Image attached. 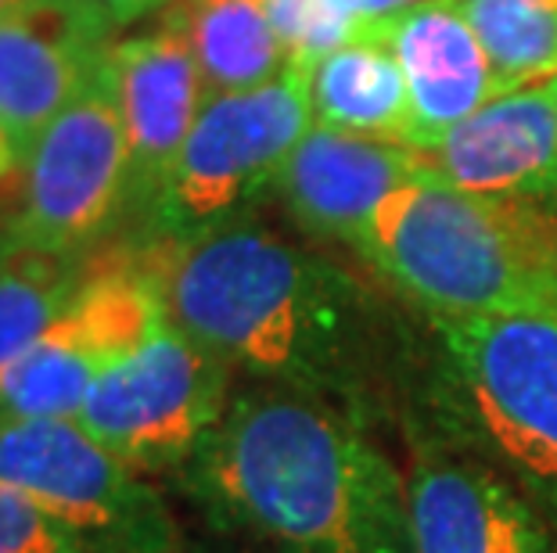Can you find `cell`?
I'll use <instances>...</instances> for the list:
<instances>
[{
  "mask_svg": "<svg viewBox=\"0 0 557 553\" xmlns=\"http://www.w3.org/2000/svg\"><path fill=\"white\" fill-rule=\"evenodd\" d=\"M156 266L170 321L234 374L377 417L385 324L342 266L252 219L170 244Z\"/></svg>",
  "mask_w": 557,
  "mask_h": 553,
  "instance_id": "1",
  "label": "cell"
},
{
  "mask_svg": "<svg viewBox=\"0 0 557 553\" xmlns=\"http://www.w3.org/2000/svg\"><path fill=\"white\" fill-rule=\"evenodd\" d=\"M184 497L270 553H410L407 478L363 420L248 381L176 470Z\"/></svg>",
  "mask_w": 557,
  "mask_h": 553,
  "instance_id": "2",
  "label": "cell"
},
{
  "mask_svg": "<svg viewBox=\"0 0 557 553\" xmlns=\"http://www.w3.org/2000/svg\"><path fill=\"white\" fill-rule=\"evenodd\" d=\"M429 316H557V249L515 205L429 169L388 198L357 252Z\"/></svg>",
  "mask_w": 557,
  "mask_h": 553,
  "instance_id": "3",
  "label": "cell"
},
{
  "mask_svg": "<svg viewBox=\"0 0 557 553\" xmlns=\"http://www.w3.org/2000/svg\"><path fill=\"white\" fill-rule=\"evenodd\" d=\"M457 435L557 525V316H429Z\"/></svg>",
  "mask_w": 557,
  "mask_h": 553,
  "instance_id": "4",
  "label": "cell"
},
{
  "mask_svg": "<svg viewBox=\"0 0 557 553\" xmlns=\"http://www.w3.org/2000/svg\"><path fill=\"white\" fill-rule=\"evenodd\" d=\"M310 126L306 65H288L256 90L209 98L173 162L170 180L140 219L148 241L170 249L248 219L259 198L277 191L284 162Z\"/></svg>",
  "mask_w": 557,
  "mask_h": 553,
  "instance_id": "5",
  "label": "cell"
},
{
  "mask_svg": "<svg viewBox=\"0 0 557 553\" xmlns=\"http://www.w3.org/2000/svg\"><path fill=\"white\" fill-rule=\"evenodd\" d=\"M234 395V370L170 316L109 363L83 399L76 425L137 475H176Z\"/></svg>",
  "mask_w": 557,
  "mask_h": 553,
  "instance_id": "6",
  "label": "cell"
},
{
  "mask_svg": "<svg viewBox=\"0 0 557 553\" xmlns=\"http://www.w3.org/2000/svg\"><path fill=\"white\" fill-rule=\"evenodd\" d=\"M0 486L26 497L98 553H181V525L156 486L73 417L0 425Z\"/></svg>",
  "mask_w": 557,
  "mask_h": 553,
  "instance_id": "7",
  "label": "cell"
},
{
  "mask_svg": "<svg viewBox=\"0 0 557 553\" xmlns=\"http://www.w3.org/2000/svg\"><path fill=\"white\" fill-rule=\"evenodd\" d=\"M112 47V43H109ZM129 205V144L109 54L29 151L15 252L90 255Z\"/></svg>",
  "mask_w": 557,
  "mask_h": 553,
  "instance_id": "8",
  "label": "cell"
},
{
  "mask_svg": "<svg viewBox=\"0 0 557 553\" xmlns=\"http://www.w3.org/2000/svg\"><path fill=\"white\" fill-rule=\"evenodd\" d=\"M151 259H90L73 302L0 374V425L76 417L94 378L165 321Z\"/></svg>",
  "mask_w": 557,
  "mask_h": 553,
  "instance_id": "9",
  "label": "cell"
},
{
  "mask_svg": "<svg viewBox=\"0 0 557 553\" xmlns=\"http://www.w3.org/2000/svg\"><path fill=\"white\" fill-rule=\"evenodd\" d=\"M410 553H554V525L504 470L421 442L407 475Z\"/></svg>",
  "mask_w": 557,
  "mask_h": 553,
  "instance_id": "10",
  "label": "cell"
},
{
  "mask_svg": "<svg viewBox=\"0 0 557 553\" xmlns=\"http://www.w3.org/2000/svg\"><path fill=\"white\" fill-rule=\"evenodd\" d=\"M109 65L129 144L126 213L145 219L206 109V79L191 40L170 8L151 29L112 40Z\"/></svg>",
  "mask_w": 557,
  "mask_h": 553,
  "instance_id": "11",
  "label": "cell"
},
{
  "mask_svg": "<svg viewBox=\"0 0 557 553\" xmlns=\"http://www.w3.org/2000/svg\"><path fill=\"white\" fill-rule=\"evenodd\" d=\"M443 184L496 205L557 202V98L550 84L496 93L429 151Z\"/></svg>",
  "mask_w": 557,
  "mask_h": 553,
  "instance_id": "12",
  "label": "cell"
},
{
  "mask_svg": "<svg viewBox=\"0 0 557 553\" xmlns=\"http://www.w3.org/2000/svg\"><path fill=\"white\" fill-rule=\"evenodd\" d=\"M421 173H429L421 151L313 123L284 162L274 194L306 234L360 252L377 209Z\"/></svg>",
  "mask_w": 557,
  "mask_h": 553,
  "instance_id": "13",
  "label": "cell"
},
{
  "mask_svg": "<svg viewBox=\"0 0 557 553\" xmlns=\"http://www.w3.org/2000/svg\"><path fill=\"white\" fill-rule=\"evenodd\" d=\"M109 43L112 29L87 0H26L0 18V123L37 144L101 68Z\"/></svg>",
  "mask_w": 557,
  "mask_h": 553,
  "instance_id": "14",
  "label": "cell"
},
{
  "mask_svg": "<svg viewBox=\"0 0 557 553\" xmlns=\"http://www.w3.org/2000/svg\"><path fill=\"white\" fill-rule=\"evenodd\" d=\"M367 33L388 43L407 76L413 151H429L438 137L507 90L454 0L407 8Z\"/></svg>",
  "mask_w": 557,
  "mask_h": 553,
  "instance_id": "15",
  "label": "cell"
},
{
  "mask_svg": "<svg viewBox=\"0 0 557 553\" xmlns=\"http://www.w3.org/2000/svg\"><path fill=\"white\" fill-rule=\"evenodd\" d=\"M306 68H310V104L317 126L396 140L410 148L407 76L382 37L360 33L331 47Z\"/></svg>",
  "mask_w": 557,
  "mask_h": 553,
  "instance_id": "16",
  "label": "cell"
},
{
  "mask_svg": "<svg viewBox=\"0 0 557 553\" xmlns=\"http://www.w3.org/2000/svg\"><path fill=\"white\" fill-rule=\"evenodd\" d=\"M170 11L191 40L209 98L256 90L288 68L267 0H176Z\"/></svg>",
  "mask_w": 557,
  "mask_h": 553,
  "instance_id": "17",
  "label": "cell"
},
{
  "mask_svg": "<svg viewBox=\"0 0 557 553\" xmlns=\"http://www.w3.org/2000/svg\"><path fill=\"white\" fill-rule=\"evenodd\" d=\"M87 269V255L37 249H18L0 259V374L65 313Z\"/></svg>",
  "mask_w": 557,
  "mask_h": 553,
  "instance_id": "18",
  "label": "cell"
},
{
  "mask_svg": "<svg viewBox=\"0 0 557 553\" xmlns=\"http://www.w3.org/2000/svg\"><path fill=\"white\" fill-rule=\"evenodd\" d=\"M507 90L557 76V0H454Z\"/></svg>",
  "mask_w": 557,
  "mask_h": 553,
  "instance_id": "19",
  "label": "cell"
},
{
  "mask_svg": "<svg viewBox=\"0 0 557 553\" xmlns=\"http://www.w3.org/2000/svg\"><path fill=\"white\" fill-rule=\"evenodd\" d=\"M0 553H98L76 528L0 486Z\"/></svg>",
  "mask_w": 557,
  "mask_h": 553,
  "instance_id": "20",
  "label": "cell"
},
{
  "mask_svg": "<svg viewBox=\"0 0 557 553\" xmlns=\"http://www.w3.org/2000/svg\"><path fill=\"white\" fill-rule=\"evenodd\" d=\"M327 4L360 37V33L377 26V22H385L388 15H399V11H407V8L429 4V0H327Z\"/></svg>",
  "mask_w": 557,
  "mask_h": 553,
  "instance_id": "21",
  "label": "cell"
},
{
  "mask_svg": "<svg viewBox=\"0 0 557 553\" xmlns=\"http://www.w3.org/2000/svg\"><path fill=\"white\" fill-rule=\"evenodd\" d=\"M87 4L104 18V26L112 33L115 29H129L137 22H145L151 15H162L165 8H173L176 0H87Z\"/></svg>",
  "mask_w": 557,
  "mask_h": 553,
  "instance_id": "22",
  "label": "cell"
},
{
  "mask_svg": "<svg viewBox=\"0 0 557 553\" xmlns=\"http://www.w3.org/2000/svg\"><path fill=\"white\" fill-rule=\"evenodd\" d=\"M29 151H33V140L18 137L15 129H8L0 123V184H15L26 176Z\"/></svg>",
  "mask_w": 557,
  "mask_h": 553,
  "instance_id": "23",
  "label": "cell"
},
{
  "mask_svg": "<svg viewBox=\"0 0 557 553\" xmlns=\"http://www.w3.org/2000/svg\"><path fill=\"white\" fill-rule=\"evenodd\" d=\"M22 4H26V0H0V18H8L11 11L22 8Z\"/></svg>",
  "mask_w": 557,
  "mask_h": 553,
  "instance_id": "24",
  "label": "cell"
},
{
  "mask_svg": "<svg viewBox=\"0 0 557 553\" xmlns=\"http://www.w3.org/2000/svg\"><path fill=\"white\" fill-rule=\"evenodd\" d=\"M550 87H554V98H557V76L550 79Z\"/></svg>",
  "mask_w": 557,
  "mask_h": 553,
  "instance_id": "25",
  "label": "cell"
}]
</instances>
